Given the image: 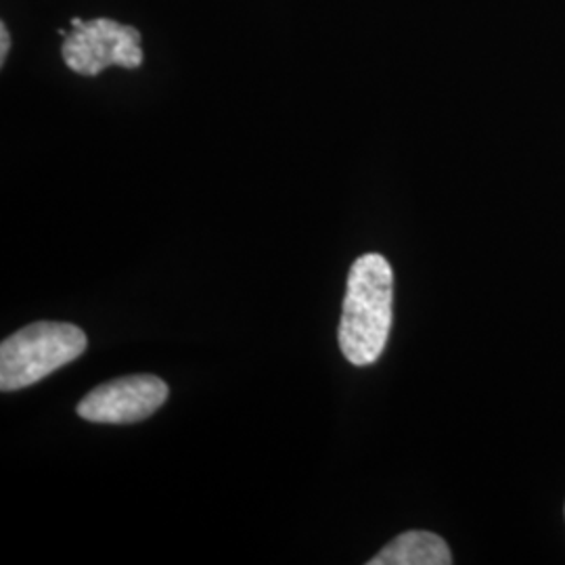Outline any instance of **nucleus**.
<instances>
[{"label": "nucleus", "instance_id": "nucleus-1", "mask_svg": "<svg viewBox=\"0 0 565 565\" xmlns=\"http://www.w3.org/2000/svg\"><path fill=\"white\" fill-rule=\"evenodd\" d=\"M394 273L382 254H364L352 264L340 321V350L348 363L373 364L392 329Z\"/></svg>", "mask_w": 565, "mask_h": 565}, {"label": "nucleus", "instance_id": "nucleus-2", "mask_svg": "<svg viewBox=\"0 0 565 565\" xmlns=\"http://www.w3.org/2000/svg\"><path fill=\"white\" fill-rule=\"evenodd\" d=\"M86 345V333L76 324L41 321L23 327L0 345V390L15 392L39 384L81 359Z\"/></svg>", "mask_w": 565, "mask_h": 565}, {"label": "nucleus", "instance_id": "nucleus-3", "mask_svg": "<svg viewBox=\"0 0 565 565\" xmlns=\"http://www.w3.org/2000/svg\"><path fill=\"white\" fill-rule=\"evenodd\" d=\"M74 32L65 34L61 55L65 65L82 76H99L103 70L120 65L126 70L141 67V32L114 20H72Z\"/></svg>", "mask_w": 565, "mask_h": 565}, {"label": "nucleus", "instance_id": "nucleus-4", "mask_svg": "<svg viewBox=\"0 0 565 565\" xmlns=\"http://www.w3.org/2000/svg\"><path fill=\"white\" fill-rule=\"evenodd\" d=\"M168 401V385L156 375H130L88 392L78 415L93 424H135L151 417Z\"/></svg>", "mask_w": 565, "mask_h": 565}, {"label": "nucleus", "instance_id": "nucleus-5", "mask_svg": "<svg viewBox=\"0 0 565 565\" xmlns=\"http://www.w3.org/2000/svg\"><path fill=\"white\" fill-rule=\"evenodd\" d=\"M369 565H450V548L438 534L406 532L366 562Z\"/></svg>", "mask_w": 565, "mask_h": 565}, {"label": "nucleus", "instance_id": "nucleus-6", "mask_svg": "<svg viewBox=\"0 0 565 565\" xmlns=\"http://www.w3.org/2000/svg\"><path fill=\"white\" fill-rule=\"evenodd\" d=\"M9 49H11V36H9V30L4 23H0V63L7 61L9 55Z\"/></svg>", "mask_w": 565, "mask_h": 565}]
</instances>
